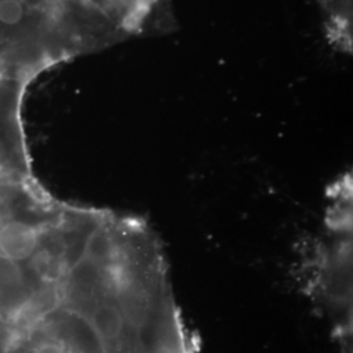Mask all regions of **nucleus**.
<instances>
[{
    "instance_id": "obj_1",
    "label": "nucleus",
    "mask_w": 353,
    "mask_h": 353,
    "mask_svg": "<svg viewBox=\"0 0 353 353\" xmlns=\"http://www.w3.org/2000/svg\"><path fill=\"white\" fill-rule=\"evenodd\" d=\"M99 11L122 33L137 36L161 32L173 26L170 0H79Z\"/></svg>"
},
{
    "instance_id": "obj_2",
    "label": "nucleus",
    "mask_w": 353,
    "mask_h": 353,
    "mask_svg": "<svg viewBox=\"0 0 353 353\" xmlns=\"http://www.w3.org/2000/svg\"><path fill=\"white\" fill-rule=\"evenodd\" d=\"M39 232L24 221H8L0 225V252L16 262L30 258L39 246Z\"/></svg>"
},
{
    "instance_id": "obj_3",
    "label": "nucleus",
    "mask_w": 353,
    "mask_h": 353,
    "mask_svg": "<svg viewBox=\"0 0 353 353\" xmlns=\"http://www.w3.org/2000/svg\"><path fill=\"white\" fill-rule=\"evenodd\" d=\"M328 13V32L334 43L345 52L352 49V0H323Z\"/></svg>"
},
{
    "instance_id": "obj_4",
    "label": "nucleus",
    "mask_w": 353,
    "mask_h": 353,
    "mask_svg": "<svg viewBox=\"0 0 353 353\" xmlns=\"http://www.w3.org/2000/svg\"><path fill=\"white\" fill-rule=\"evenodd\" d=\"M33 353H71L68 347L58 341H48L39 343Z\"/></svg>"
}]
</instances>
